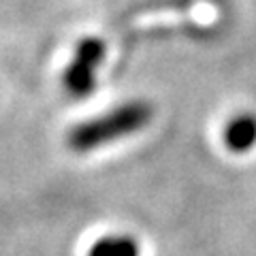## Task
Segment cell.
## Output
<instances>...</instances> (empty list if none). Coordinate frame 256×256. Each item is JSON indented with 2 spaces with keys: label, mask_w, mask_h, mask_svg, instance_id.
<instances>
[{
  "label": "cell",
  "mask_w": 256,
  "mask_h": 256,
  "mask_svg": "<svg viewBox=\"0 0 256 256\" xmlns=\"http://www.w3.org/2000/svg\"><path fill=\"white\" fill-rule=\"evenodd\" d=\"M107 45L96 36L82 38L75 47V56L64 68L62 86L73 98H86L96 90V68L105 60Z\"/></svg>",
  "instance_id": "7a4b0ae2"
},
{
  "label": "cell",
  "mask_w": 256,
  "mask_h": 256,
  "mask_svg": "<svg viewBox=\"0 0 256 256\" xmlns=\"http://www.w3.org/2000/svg\"><path fill=\"white\" fill-rule=\"evenodd\" d=\"M88 256H141V248L130 235H105L92 244Z\"/></svg>",
  "instance_id": "277c9868"
},
{
  "label": "cell",
  "mask_w": 256,
  "mask_h": 256,
  "mask_svg": "<svg viewBox=\"0 0 256 256\" xmlns=\"http://www.w3.org/2000/svg\"><path fill=\"white\" fill-rule=\"evenodd\" d=\"M152 118L154 107L148 100H128L107 114L73 126L66 132V146L77 154H86L143 130L152 122Z\"/></svg>",
  "instance_id": "6da1fadb"
},
{
  "label": "cell",
  "mask_w": 256,
  "mask_h": 256,
  "mask_svg": "<svg viewBox=\"0 0 256 256\" xmlns=\"http://www.w3.org/2000/svg\"><path fill=\"white\" fill-rule=\"evenodd\" d=\"M224 146L235 154H246L256 146V114H237L224 128Z\"/></svg>",
  "instance_id": "3957f363"
}]
</instances>
